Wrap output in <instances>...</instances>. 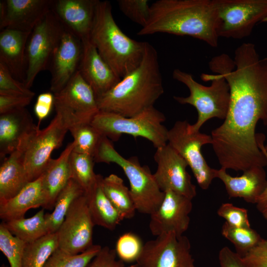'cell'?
I'll return each instance as SVG.
<instances>
[{
	"label": "cell",
	"instance_id": "6da1fadb",
	"mask_svg": "<svg viewBox=\"0 0 267 267\" xmlns=\"http://www.w3.org/2000/svg\"><path fill=\"white\" fill-rule=\"evenodd\" d=\"M216 23L215 0H158L150 5L148 22L136 34L188 36L217 47Z\"/></svg>",
	"mask_w": 267,
	"mask_h": 267
},
{
	"label": "cell",
	"instance_id": "7a4b0ae2",
	"mask_svg": "<svg viewBox=\"0 0 267 267\" xmlns=\"http://www.w3.org/2000/svg\"><path fill=\"white\" fill-rule=\"evenodd\" d=\"M158 55L146 42L139 65L110 90L96 98L99 111L124 117L136 115L154 104L164 93Z\"/></svg>",
	"mask_w": 267,
	"mask_h": 267
},
{
	"label": "cell",
	"instance_id": "3957f363",
	"mask_svg": "<svg viewBox=\"0 0 267 267\" xmlns=\"http://www.w3.org/2000/svg\"><path fill=\"white\" fill-rule=\"evenodd\" d=\"M89 39L120 79L134 70L142 59L146 42L135 41L122 31L108 1L97 0Z\"/></svg>",
	"mask_w": 267,
	"mask_h": 267
},
{
	"label": "cell",
	"instance_id": "277c9868",
	"mask_svg": "<svg viewBox=\"0 0 267 267\" xmlns=\"http://www.w3.org/2000/svg\"><path fill=\"white\" fill-rule=\"evenodd\" d=\"M95 162L115 163L123 171L130 183V191L136 211L151 215L163 201L162 191L149 167L141 166L137 157L125 158L114 148L112 142L103 136L94 156Z\"/></svg>",
	"mask_w": 267,
	"mask_h": 267
},
{
	"label": "cell",
	"instance_id": "5b68a950",
	"mask_svg": "<svg viewBox=\"0 0 267 267\" xmlns=\"http://www.w3.org/2000/svg\"><path fill=\"white\" fill-rule=\"evenodd\" d=\"M172 75L173 79L185 85L189 90L188 96H174V99L181 104L191 105L197 110L196 122L189 125L191 132L199 131L203 124L212 118H225L229 105L230 89L223 77L215 73L202 74V80L212 81L210 86H205L196 82L191 74L179 69H175Z\"/></svg>",
	"mask_w": 267,
	"mask_h": 267
},
{
	"label": "cell",
	"instance_id": "8992f818",
	"mask_svg": "<svg viewBox=\"0 0 267 267\" xmlns=\"http://www.w3.org/2000/svg\"><path fill=\"white\" fill-rule=\"evenodd\" d=\"M165 120L164 114L152 106L130 117L99 111L90 123L112 141H118L122 135L127 134L146 138L157 148L168 143L169 130L163 124Z\"/></svg>",
	"mask_w": 267,
	"mask_h": 267
},
{
	"label": "cell",
	"instance_id": "52a82bcc",
	"mask_svg": "<svg viewBox=\"0 0 267 267\" xmlns=\"http://www.w3.org/2000/svg\"><path fill=\"white\" fill-rule=\"evenodd\" d=\"M65 31L51 10L32 31L26 47L27 71L24 82L28 89L40 72L49 70Z\"/></svg>",
	"mask_w": 267,
	"mask_h": 267
},
{
	"label": "cell",
	"instance_id": "ba28073f",
	"mask_svg": "<svg viewBox=\"0 0 267 267\" xmlns=\"http://www.w3.org/2000/svg\"><path fill=\"white\" fill-rule=\"evenodd\" d=\"M68 131L61 116L56 113L46 128L41 130L38 127L20 145L17 150L23 154L24 166L29 182L44 173L52 159V152L62 145Z\"/></svg>",
	"mask_w": 267,
	"mask_h": 267
},
{
	"label": "cell",
	"instance_id": "9c48e42d",
	"mask_svg": "<svg viewBox=\"0 0 267 267\" xmlns=\"http://www.w3.org/2000/svg\"><path fill=\"white\" fill-rule=\"evenodd\" d=\"M219 37L241 39L267 16V0H215Z\"/></svg>",
	"mask_w": 267,
	"mask_h": 267
},
{
	"label": "cell",
	"instance_id": "30bf717a",
	"mask_svg": "<svg viewBox=\"0 0 267 267\" xmlns=\"http://www.w3.org/2000/svg\"><path fill=\"white\" fill-rule=\"evenodd\" d=\"M186 121H177L168 130V143L187 162L201 188L207 189L216 178L217 169L210 167L204 159L202 147L212 144L211 135L191 132Z\"/></svg>",
	"mask_w": 267,
	"mask_h": 267
},
{
	"label": "cell",
	"instance_id": "8fae6325",
	"mask_svg": "<svg viewBox=\"0 0 267 267\" xmlns=\"http://www.w3.org/2000/svg\"><path fill=\"white\" fill-rule=\"evenodd\" d=\"M54 107L70 128L90 123L99 111L96 95L78 70L66 86L54 93Z\"/></svg>",
	"mask_w": 267,
	"mask_h": 267
},
{
	"label": "cell",
	"instance_id": "7c38bea8",
	"mask_svg": "<svg viewBox=\"0 0 267 267\" xmlns=\"http://www.w3.org/2000/svg\"><path fill=\"white\" fill-rule=\"evenodd\" d=\"M136 262L139 267H196L189 239L174 232L147 241Z\"/></svg>",
	"mask_w": 267,
	"mask_h": 267
},
{
	"label": "cell",
	"instance_id": "4fadbf2b",
	"mask_svg": "<svg viewBox=\"0 0 267 267\" xmlns=\"http://www.w3.org/2000/svg\"><path fill=\"white\" fill-rule=\"evenodd\" d=\"M94 225L84 194L73 202L56 232L58 248L71 255L85 252L93 245Z\"/></svg>",
	"mask_w": 267,
	"mask_h": 267
},
{
	"label": "cell",
	"instance_id": "5bb4252c",
	"mask_svg": "<svg viewBox=\"0 0 267 267\" xmlns=\"http://www.w3.org/2000/svg\"><path fill=\"white\" fill-rule=\"evenodd\" d=\"M154 159L157 164L154 177L162 191L171 190L191 199L196 196L187 162L169 143L156 148Z\"/></svg>",
	"mask_w": 267,
	"mask_h": 267
},
{
	"label": "cell",
	"instance_id": "9a60e30c",
	"mask_svg": "<svg viewBox=\"0 0 267 267\" xmlns=\"http://www.w3.org/2000/svg\"><path fill=\"white\" fill-rule=\"evenodd\" d=\"M164 192L163 201L150 215L151 233L156 236L169 232L182 236L189 226L192 199L171 190Z\"/></svg>",
	"mask_w": 267,
	"mask_h": 267
},
{
	"label": "cell",
	"instance_id": "2e32d148",
	"mask_svg": "<svg viewBox=\"0 0 267 267\" xmlns=\"http://www.w3.org/2000/svg\"><path fill=\"white\" fill-rule=\"evenodd\" d=\"M52 0L0 1V29L32 32L51 10Z\"/></svg>",
	"mask_w": 267,
	"mask_h": 267
},
{
	"label": "cell",
	"instance_id": "e0dca14e",
	"mask_svg": "<svg viewBox=\"0 0 267 267\" xmlns=\"http://www.w3.org/2000/svg\"><path fill=\"white\" fill-rule=\"evenodd\" d=\"M82 49L81 40L65 29L48 70L53 94L61 90L78 70Z\"/></svg>",
	"mask_w": 267,
	"mask_h": 267
},
{
	"label": "cell",
	"instance_id": "ac0fdd59",
	"mask_svg": "<svg viewBox=\"0 0 267 267\" xmlns=\"http://www.w3.org/2000/svg\"><path fill=\"white\" fill-rule=\"evenodd\" d=\"M81 41L83 49L78 71L97 98L110 90L121 79L100 56L89 37Z\"/></svg>",
	"mask_w": 267,
	"mask_h": 267
},
{
	"label": "cell",
	"instance_id": "d6986e66",
	"mask_svg": "<svg viewBox=\"0 0 267 267\" xmlns=\"http://www.w3.org/2000/svg\"><path fill=\"white\" fill-rule=\"evenodd\" d=\"M97 0H52L51 10L66 30L81 40L89 37Z\"/></svg>",
	"mask_w": 267,
	"mask_h": 267
},
{
	"label": "cell",
	"instance_id": "ffe728a7",
	"mask_svg": "<svg viewBox=\"0 0 267 267\" xmlns=\"http://www.w3.org/2000/svg\"><path fill=\"white\" fill-rule=\"evenodd\" d=\"M26 108L0 114V157L17 150L38 127Z\"/></svg>",
	"mask_w": 267,
	"mask_h": 267
},
{
	"label": "cell",
	"instance_id": "44dd1931",
	"mask_svg": "<svg viewBox=\"0 0 267 267\" xmlns=\"http://www.w3.org/2000/svg\"><path fill=\"white\" fill-rule=\"evenodd\" d=\"M216 178L223 182L229 198H242L252 204H256L267 185L264 167L260 166L251 167L239 177L231 176L221 167L216 171Z\"/></svg>",
	"mask_w": 267,
	"mask_h": 267
},
{
	"label": "cell",
	"instance_id": "7402d4cb",
	"mask_svg": "<svg viewBox=\"0 0 267 267\" xmlns=\"http://www.w3.org/2000/svg\"><path fill=\"white\" fill-rule=\"evenodd\" d=\"M31 32L5 28L0 33V62L23 83L27 71L26 47Z\"/></svg>",
	"mask_w": 267,
	"mask_h": 267
},
{
	"label": "cell",
	"instance_id": "603a6c76",
	"mask_svg": "<svg viewBox=\"0 0 267 267\" xmlns=\"http://www.w3.org/2000/svg\"><path fill=\"white\" fill-rule=\"evenodd\" d=\"M45 204L42 175L29 182L12 198L0 203V218L3 222L23 218L29 210L44 208Z\"/></svg>",
	"mask_w": 267,
	"mask_h": 267
},
{
	"label": "cell",
	"instance_id": "cb8c5ba5",
	"mask_svg": "<svg viewBox=\"0 0 267 267\" xmlns=\"http://www.w3.org/2000/svg\"><path fill=\"white\" fill-rule=\"evenodd\" d=\"M75 146L72 142L56 159H52L43 174V185L45 204L44 209H53L57 196L71 178L70 157Z\"/></svg>",
	"mask_w": 267,
	"mask_h": 267
},
{
	"label": "cell",
	"instance_id": "d4e9b609",
	"mask_svg": "<svg viewBox=\"0 0 267 267\" xmlns=\"http://www.w3.org/2000/svg\"><path fill=\"white\" fill-rule=\"evenodd\" d=\"M23 161L19 150L4 159L0 167V203L12 198L29 182Z\"/></svg>",
	"mask_w": 267,
	"mask_h": 267
},
{
	"label": "cell",
	"instance_id": "484cf974",
	"mask_svg": "<svg viewBox=\"0 0 267 267\" xmlns=\"http://www.w3.org/2000/svg\"><path fill=\"white\" fill-rule=\"evenodd\" d=\"M103 178L98 174L95 184L84 194L94 224L113 230L123 219L103 191L102 187Z\"/></svg>",
	"mask_w": 267,
	"mask_h": 267
},
{
	"label": "cell",
	"instance_id": "4316f807",
	"mask_svg": "<svg viewBox=\"0 0 267 267\" xmlns=\"http://www.w3.org/2000/svg\"><path fill=\"white\" fill-rule=\"evenodd\" d=\"M102 187L105 194L123 220L134 217L136 210L130 189L125 185L121 178L113 174L103 178Z\"/></svg>",
	"mask_w": 267,
	"mask_h": 267
},
{
	"label": "cell",
	"instance_id": "83f0119b",
	"mask_svg": "<svg viewBox=\"0 0 267 267\" xmlns=\"http://www.w3.org/2000/svg\"><path fill=\"white\" fill-rule=\"evenodd\" d=\"M45 214L43 209L30 218L12 220L2 223L13 236L25 243H30L48 234Z\"/></svg>",
	"mask_w": 267,
	"mask_h": 267
},
{
	"label": "cell",
	"instance_id": "f1b7e54d",
	"mask_svg": "<svg viewBox=\"0 0 267 267\" xmlns=\"http://www.w3.org/2000/svg\"><path fill=\"white\" fill-rule=\"evenodd\" d=\"M84 193L81 187L70 178L57 196L52 212L45 214L48 233L58 231L73 202Z\"/></svg>",
	"mask_w": 267,
	"mask_h": 267
},
{
	"label": "cell",
	"instance_id": "f546056e",
	"mask_svg": "<svg viewBox=\"0 0 267 267\" xmlns=\"http://www.w3.org/2000/svg\"><path fill=\"white\" fill-rule=\"evenodd\" d=\"M58 248L57 233H48L38 240L26 243L23 256V267H44Z\"/></svg>",
	"mask_w": 267,
	"mask_h": 267
},
{
	"label": "cell",
	"instance_id": "4dcf8cb0",
	"mask_svg": "<svg viewBox=\"0 0 267 267\" xmlns=\"http://www.w3.org/2000/svg\"><path fill=\"white\" fill-rule=\"evenodd\" d=\"M94 158L90 155L72 152L70 157L71 178L74 180L85 193L90 190L97 182L98 174L94 171Z\"/></svg>",
	"mask_w": 267,
	"mask_h": 267
},
{
	"label": "cell",
	"instance_id": "1f68e13d",
	"mask_svg": "<svg viewBox=\"0 0 267 267\" xmlns=\"http://www.w3.org/2000/svg\"><path fill=\"white\" fill-rule=\"evenodd\" d=\"M222 235L234 246L236 253L243 258L262 240L260 235L250 227H238L224 222L221 230Z\"/></svg>",
	"mask_w": 267,
	"mask_h": 267
},
{
	"label": "cell",
	"instance_id": "d6a6232c",
	"mask_svg": "<svg viewBox=\"0 0 267 267\" xmlns=\"http://www.w3.org/2000/svg\"><path fill=\"white\" fill-rule=\"evenodd\" d=\"M69 131L75 143L73 151L94 158L103 136L90 123L75 125Z\"/></svg>",
	"mask_w": 267,
	"mask_h": 267
},
{
	"label": "cell",
	"instance_id": "836d02e7",
	"mask_svg": "<svg viewBox=\"0 0 267 267\" xmlns=\"http://www.w3.org/2000/svg\"><path fill=\"white\" fill-rule=\"evenodd\" d=\"M101 248L99 245H93L85 252L76 255L67 254L58 248L44 267H87Z\"/></svg>",
	"mask_w": 267,
	"mask_h": 267
},
{
	"label": "cell",
	"instance_id": "e575fe53",
	"mask_svg": "<svg viewBox=\"0 0 267 267\" xmlns=\"http://www.w3.org/2000/svg\"><path fill=\"white\" fill-rule=\"evenodd\" d=\"M26 244L0 223V250L7 258L10 267H23V256Z\"/></svg>",
	"mask_w": 267,
	"mask_h": 267
},
{
	"label": "cell",
	"instance_id": "d590c367",
	"mask_svg": "<svg viewBox=\"0 0 267 267\" xmlns=\"http://www.w3.org/2000/svg\"><path fill=\"white\" fill-rule=\"evenodd\" d=\"M143 245L138 235L132 232H127L118 238L115 249L120 260L130 263L137 260Z\"/></svg>",
	"mask_w": 267,
	"mask_h": 267
},
{
	"label": "cell",
	"instance_id": "8d00e7d4",
	"mask_svg": "<svg viewBox=\"0 0 267 267\" xmlns=\"http://www.w3.org/2000/svg\"><path fill=\"white\" fill-rule=\"evenodd\" d=\"M121 11L133 22L144 27L150 16V5L147 0H119Z\"/></svg>",
	"mask_w": 267,
	"mask_h": 267
},
{
	"label": "cell",
	"instance_id": "74e56055",
	"mask_svg": "<svg viewBox=\"0 0 267 267\" xmlns=\"http://www.w3.org/2000/svg\"><path fill=\"white\" fill-rule=\"evenodd\" d=\"M0 95L33 97L35 93L28 89L23 83L15 79L7 67L0 62Z\"/></svg>",
	"mask_w": 267,
	"mask_h": 267
},
{
	"label": "cell",
	"instance_id": "f35d334b",
	"mask_svg": "<svg viewBox=\"0 0 267 267\" xmlns=\"http://www.w3.org/2000/svg\"><path fill=\"white\" fill-rule=\"evenodd\" d=\"M219 216L229 225L238 227H250V223L246 209L230 203H222L217 211Z\"/></svg>",
	"mask_w": 267,
	"mask_h": 267
},
{
	"label": "cell",
	"instance_id": "ab89813d",
	"mask_svg": "<svg viewBox=\"0 0 267 267\" xmlns=\"http://www.w3.org/2000/svg\"><path fill=\"white\" fill-rule=\"evenodd\" d=\"M117 256L115 249L102 247L88 267H126L123 261L117 260Z\"/></svg>",
	"mask_w": 267,
	"mask_h": 267
},
{
	"label": "cell",
	"instance_id": "60d3db41",
	"mask_svg": "<svg viewBox=\"0 0 267 267\" xmlns=\"http://www.w3.org/2000/svg\"><path fill=\"white\" fill-rule=\"evenodd\" d=\"M242 258L250 267H267V240L263 238Z\"/></svg>",
	"mask_w": 267,
	"mask_h": 267
},
{
	"label": "cell",
	"instance_id": "b9f144b4",
	"mask_svg": "<svg viewBox=\"0 0 267 267\" xmlns=\"http://www.w3.org/2000/svg\"><path fill=\"white\" fill-rule=\"evenodd\" d=\"M32 98L27 96L0 95V114L26 108Z\"/></svg>",
	"mask_w": 267,
	"mask_h": 267
},
{
	"label": "cell",
	"instance_id": "7bdbcfd3",
	"mask_svg": "<svg viewBox=\"0 0 267 267\" xmlns=\"http://www.w3.org/2000/svg\"><path fill=\"white\" fill-rule=\"evenodd\" d=\"M54 105V96L53 93L44 92L39 95L35 104L34 110L38 119V126L41 122L50 114Z\"/></svg>",
	"mask_w": 267,
	"mask_h": 267
},
{
	"label": "cell",
	"instance_id": "ee69618b",
	"mask_svg": "<svg viewBox=\"0 0 267 267\" xmlns=\"http://www.w3.org/2000/svg\"><path fill=\"white\" fill-rule=\"evenodd\" d=\"M221 267H250L236 252L225 246L219 253Z\"/></svg>",
	"mask_w": 267,
	"mask_h": 267
},
{
	"label": "cell",
	"instance_id": "f6af8a7d",
	"mask_svg": "<svg viewBox=\"0 0 267 267\" xmlns=\"http://www.w3.org/2000/svg\"><path fill=\"white\" fill-rule=\"evenodd\" d=\"M265 135L262 134H257V142L258 147L267 160V151L265 147ZM255 204L258 211L263 217L267 220V185Z\"/></svg>",
	"mask_w": 267,
	"mask_h": 267
},
{
	"label": "cell",
	"instance_id": "bcb514c9",
	"mask_svg": "<svg viewBox=\"0 0 267 267\" xmlns=\"http://www.w3.org/2000/svg\"><path fill=\"white\" fill-rule=\"evenodd\" d=\"M139 267V266L137 264H135L134 265H132L131 266H128V267Z\"/></svg>",
	"mask_w": 267,
	"mask_h": 267
},
{
	"label": "cell",
	"instance_id": "7dc6e473",
	"mask_svg": "<svg viewBox=\"0 0 267 267\" xmlns=\"http://www.w3.org/2000/svg\"><path fill=\"white\" fill-rule=\"evenodd\" d=\"M262 22H267V16L262 20ZM266 58L267 59V57Z\"/></svg>",
	"mask_w": 267,
	"mask_h": 267
},
{
	"label": "cell",
	"instance_id": "c3c4849f",
	"mask_svg": "<svg viewBox=\"0 0 267 267\" xmlns=\"http://www.w3.org/2000/svg\"><path fill=\"white\" fill-rule=\"evenodd\" d=\"M265 147L266 150L267 151V142L266 144L265 145Z\"/></svg>",
	"mask_w": 267,
	"mask_h": 267
},
{
	"label": "cell",
	"instance_id": "681fc988",
	"mask_svg": "<svg viewBox=\"0 0 267 267\" xmlns=\"http://www.w3.org/2000/svg\"><path fill=\"white\" fill-rule=\"evenodd\" d=\"M1 267H8L7 266L4 265V264H3L2 266H1Z\"/></svg>",
	"mask_w": 267,
	"mask_h": 267
}]
</instances>
